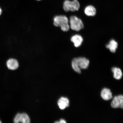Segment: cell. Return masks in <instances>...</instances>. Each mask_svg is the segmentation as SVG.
Segmentation results:
<instances>
[{"label": "cell", "mask_w": 123, "mask_h": 123, "mask_svg": "<svg viewBox=\"0 0 123 123\" xmlns=\"http://www.w3.org/2000/svg\"><path fill=\"white\" fill-rule=\"evenodd\" d=\"M90 62L86 58H75L72 61V66L74 70L77 73H81V69H85L88 67Z\"/></svg>", "instance_id": "6da1fadb"}, {"label": "cell", "mask_w": 123, "mask_h": 123, "mask_svg": "<svg viewBox=\"0 0 123 123\" xmlns=\"http://www.w3.org/2000/svg\"><path fill=\"white\" fill-rule=\"evenodd\" d=\"M53 24L55 26L61 27L63 31H68L70 28L68 18L65 15H57L53 19Z\"/></svg>", "instance_id": "7a4b0ae2"}, {"label": "cell", "mask_w": 123, "mask_h": 123, "mask_svg": "<svg viewBox=\"0 0 123 123\" xmlns=\"http://www.w3.org/2000/svg\"><path fill=\"white\" fill-rule=\"evenodd\" d=\"M80 6V5L78 0H73L72 1L66 0L63 5V8L66 12L77 11L79 10Z\"/></svg>", "instance_id": "3957f363"}, {"label": "cell", "mask_w": 123, "mask_h": 123, "mask_svg": "<svg viewBox=\"0 0 123 123\" xmlns=\"http://www.w3.org/2000/svg\"><path fill=\"white\" fill-rule=\"evenodd\" d=\"M69 21L70 27L73 30L79 31L84 28V24L82 21L76 16H71Z\"/></svg>", "instance_id": "277c9868"}, {"label": "cell", "mask_w": 123, "mask_h": 123, "mask_svg": "<svg viewBox=\"0 0 123 123\" xmlns=\"http://www.w3.org/2000/svg\"><path fill=\"white\" fill-rule=\"evenodd\" d=\"M30 118L28 115L25 113H18L14 119V122L15 123H29L30 122Z\"/></svg>", "instance_id": "5b68a950"}, {"label": "cell", "mask_w": 123, "mask_h": 123, "mask_svg": "<svg viewBox=\"0 0 123 123\" xmlns=\"http://www.w3.org/2000/svg\"><path fill=\"white\" fill-rule=\"evenodd\" d=\"M111 107L114 108H121L123 107V97L122 95L115 96L111 103Z\"/></svg>", "instance_id": "8992f818"}, {"label": "cell", "mask_w": 123, "mask_h": 123, "mask_svg": "<svg viewBox=\"0 0 123 123\" xmlns=\"http://www.w3.org/2000/svg\"><path fill=\"white\" fill-rule=\"evenodd\" d=\"M6 64L8 68L11 70H15L19 67V64L17 60L11 58L7 61Z\"/></svg>", "instance_id": "52a82bcc"}, {"label": "cell", "mask_w": 123, "mask_h": 123, "mask_svg": "<svg viewBox=\"0 0 123 123\" xmlns=\"http://www.w3.org/2000/svg\"><path fill=\"white\" fill-rule=\"evenodd\" d=\"M83 40L82 37L79 35H74L71 38V40L74 43L75 47H79L81 45Z\"/></svg>", "instance_id": "ba28073f"}, {"label": "cell", "mask_w": 123, "mask_h": 123, "mask_svg": "<svg viewBox=\"0 0 123 123\" xmlns=\"http://www.w3.org/2000/svg\"><path fill=\"white\" fill-rule=\"evenodd\" d=\"M58 104L60 109L61 110H64L69 106V100L67 98L62 97L58 100Z\"/></svg>", "instance_id": "9c48e42d"}, {"label": "cell", "mask_w": 123, "mask_h": 123, "mask_svg": "<svg viewBox=\"0 0 123 123\" xmlns=\"http://www.w3.org/2000/svg\"><path fill=\"white\" fill-rule=\"evenodd\" d=\"M101 96L105 100H109L113 98L112 93L110 90L107 88H104L101 91Z\"/></svg>", "instance_id": "30bf717a"}, {"label": "cell", "mask_w": 123, "mask_h": 123, "mask_svg": "<svg viewBox=\"0 0 123 123\" xmlns=\"http://www.w3.org/2000/svg\"><path fill=\"white\" fill-rule=\"evenodd\" d=\"M118 43L114 40L112 39L109 42V44L106 46V48L109 49L112 53H115L118 47Z\"/></svg>", "instance_id": "8fae6325"}, {"label": "cell", "mask_w": 123, "mask_h": 123, "mask_svg": "<svg viewBox=\"0 0 123 123\" xmlns=\"http://www.w3.org/2000/svg\"><path fill=\"white\" fill-rule=\"evenodd\" d=\"M84 12L87 16H94L96 13V9L93 6L89 5L85 7L84 10Z\"/></svg>", "instance_id": "7c38bea8"}, {"label": "cell", "mask_w": 123, "mask_h": 123, "mask_svg": "<svg viewBox=\"0 0 123 123\" xmlns=\"http://www.w3.org/2000/svg\"><path fill=\"white\" fill-rule=\"evenodd\" d=\"M112 71L114 74L113 77L115 79L118 80L121 79L122 76V73L121 69L113 67L112 68Z\"/></svg>", "instance_id": "4fadbf2b"}, {"label": "cell", "mask_w": 123, "mask_h": 123, "mask_svg": "<svg viewBox=\"0 0 123 123\" xmlns=\"http://www.w3.org/2000/svg\"><path fill=\"white\" fill-rule=\"evenodd\" d=\"M67 122H66V121L65 120L63 119H61L60 120L59 122V123H66Z\"/></svg>", "instance_id": "5bb4252c"}, {"label": "cell", "mask_w": 123, "mask_h": 123, "mask_svg": "<svg viewBox=\"0 0 123 123\" xmlns=\"http://www.w3.org/2000/svg\"><path fill=\"white\" fill-rule=\"evenodd\" d=\"M2 10H1V7H0V16L1 15V13H2Z\"/></svg>", "instance_id": "9a60e30c"}, {"label": "cell", "mask_w": 123, "mask_h": 123, "mask_svg": "<svg viewBox=\"0 0 123 123\" xmlns=\"http://www.w3.org/2000/svg\"><path fill=\"white\" fill-rule=\"evenodd\" d=\"M37 0V1H40V0Z\"/></svg>", "instance_id": "2e32d148"}, {"label": "cell", "mask_w": 123, "mask_h": 123, "mask_svg": "<svg viewBox=\"0 0 123 123\" xmlns=\"http://www.w3.org/2000/svg\"><path fill=\"white\" fill-rule=\"evenodd\" d=\"M1 123V122L0 120V123Z\"/></svg>", "instance_id": "e0dca14e"}]
</instances>
